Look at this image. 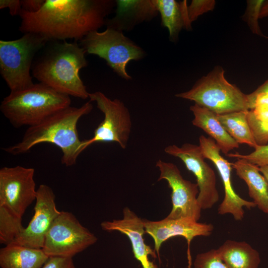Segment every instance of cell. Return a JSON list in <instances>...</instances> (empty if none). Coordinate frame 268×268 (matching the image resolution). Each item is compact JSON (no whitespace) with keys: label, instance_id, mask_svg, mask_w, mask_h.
<instances>
[{"label":"cell","instance_id":"cell-35","mask_svg":"<svg viewBox=\"0 0 268 268\" xmlns=\"http://www.w3.org/2000/svg\"><path fill=\"white\" fill-rule=\"evenodd\" d=\"M268 16V0H265L260 13L259 18H263Z\"/></svg>","mask_w":268,"mask_h":268},{"label":"cell","instance_id":"cell-6","mask_svg":"<svg viewBox=\"0 0 268 268\" xmlns=\"http://www.w3.org/2000/svg\"><path fill=\"white\" fill-rule=\"evenodd\" d=\"M48 42L43 36L32 33H25L16 40L0 41V72L10 91L34 84L30 74L34 59Z\"/></svg>","mask_w":268,"mask_h":268},{"label":"cell","instance_id":"cell-20","mask_svg":"<svg viewBox=\"0 0 268 268\" xmlns=\"http://www.w3.org/2000/svg\"><path fill=\"white\" fill-rule=\"evenodd\" d=\"M42 249L11 244L0 250L1 268H41L49 259Z\"/></svg>","mask_w":268,"mask_h":268},{"label":"cell","instance_id":"cell-14","mask_svg":"<svg viewBox=\"0 0 268 268\" xmlns=\"http://www.w3.org/2000/svg\"><path fill=\"white\" fill-rule=\"evenodd\" d=\"M55 198L49 186H39L37 190L34 214L28 226L12 244L42 249L47 232L61 213L56 208Z\"/></svg>","mask_w":268,"mask_h":268},{"label":"cell","instance_id":"cell-21","mask_svg":"<svg viewBox=\"0 0 268 268\" xmlns=\"http://www.w3.org/2000/svg\"><path fill=\"white\" fill-rule=\"evenodd\" d=\"M217 251L228 268H258L261 263L259 252L245 241L227 240Z\"/></svg>","mask_w":268,"mask_h":268},{"label":"cell","instance_id":"cell-27","mask_svg":"<svg viewBox=\"0 0 268 268\" xmlns=\"http://www.w3.org/2000/svg\"><path fill=\"white\" fill-rule=\"evenodd\" d=\"M194 268H228L220 258L217 249H211L197 255Z\"/></svg>","mask_w":268,"mask_h":268},{"label":"cell","instance_id":"cell-13","mask_svg":"<svg viewBox=\"0 0 268 268\" xmlns=\"http://www.w3.org/2000/svg\"><path fill=\"white\" fill-rule=\"evenodd\" d=\"M199 146L205 159L211 161L216 167L222 180L224 197L218 208L220 215L231 214L236 220H241L244 216V207L251 209L256 205L240 197L234 191L231 182L232 163L220 154V149L211 137L201 135Z\"/></svg>","mask_w":268,"mask_h":268},{"label":"cell","instance_id":"cell-24","mask_svg":"<svg viewBox=\"0 0 268 268\" xmlns=\"http://www.w3.org/2000/svg\"><path fill=\"white\" fill-rule=\"evenodd\" d=\"M22 217L7 207L0 204V243L5 246L12 244L24 227Z\"/></svg>","mask_w":268,"mask_h":268},{"label":"cell","instance_id":"cell-7","mask_svg":"<svg viewBox=\"0 0 268 268\" xmlns=\"http://www.w3.org/2000/svg\"><path fill=\"white\" fill-rule=\"evenodd\" d=\"M80 45L86 53L98 56L122 78L132 79L127 71L131 60L137 61L145 55L143 49L123 32L110 27L102 31H92L80 40Z\"/></svg>","mask_w":268,"mask_h":268},{"label":"cell","instance_id":"cell-15","mask_svg":"<svg viewBox=\"0 0 268 268\" xmlns=\"http://www.w3.org/2000/svg\"><path fill=\"white\" fill-rule=\"evenodd\" d=\"M145 233L149 235L154 243V250L159 262V250L162 244L168 239L175 236L184 237L188 243V255L190 257V245L197 236H208L214 229L211 223H200L189 218L169 219L167 217L159 221L143 219Z\"/></svg>","mask_w":268,"mask_h":268},{"label":"cell","instance_id":"cell-1","mask_svg":"<svg viewBox=\"0 0 268 268\" xmlns=\"http://www.w3.org/2000/svg\"><path fill=\"white\" fill-rule=\"evenodd\" d=\"M116 6L111 0H46L39 10H21L19 30L39 34L48 41L81 40L105 24Z\"/></svg>","mask_w":268,"mask_h":268},{"label":"cell","instance_id":"cell-28","mask_svg":"<svg viewBox=\"0 0 268 268\" xmlns=\"http://www.w3.org/2000/svg\"><path fill=\"white\" fill-rule=\"evenodd\" d=\"M248 123L258 145H265L268 143V122L258 120L250 110L247 111Z\"/></svg>","mask_w":268,"mask_h":268},{"label":"cell","instance_id":"cell-34","mask_svg":"<svg viewBox=\"0 0 268 268\" xmlns=\"http://www.w3.org/2000/svg\"><path fill=\"white\" fill-rule=\"evenodd\" d=\"M252 93L254 94L268 93V79Z\"/></svg>","mask_w":268,"mask_h":268},{"label":"cell","instance_id":"cell-29","mask_svg":"<svg viewBox=\"0 0 268 268\" xmlns=\"http://www.w3.org/2000/svg\"><path fill=\"white\" fill-rule=\"evenodd\" d=\"M226 155L230 157L243 159L258 167L268 165V144L258 145L254 151L249 154H241L236 152L228 153Z\"/></svg>","mask_w":268,"mask_h":268},{"label":"cell","instance_id":"cell-23","mask_svg":"<svg viewBox=\"0 0 268 268\" xmlns=\"http://www.w3.org/2000/svg\"><path fill=\"white\" fill-rule=\"evenodd\" d=\"M247 111L217 115V117L225 130L238 143L247 144L255 149L258 144L248 123Z\"/></svg>","mask_w":268,"mask_h":268},{"label":"cell","instance_id":"cell-32","mask_svg":"<svg viewBox=\"0 0 268 268\" xmlns=\"http://www.w3.org/2000/svg\"><path fill=\"white\" fill-rule=\"evenodd\" d=\"M8 8L10 14L12 15L20 14L22 10L19 0H0V8Z\"/></svg>","mask_w":268,"mask_h":268},{"label":"cell","instance_id":"cell-33","mask_svg":"<svg viewBox=\"0 0 268 268\" xmlns=\"http://www.w3.org/2000/svg\"><path fill=\"white\" fill-rule=\"evenodd\" d=\"M45 0H20L22 10L30 13H34L40 9Z\"/></svg>","mask_w":268,"mask_h":268},{"label":"cell","instance_id":"cell-9","mask_svg":"<svg viewBox=\"0 0 268 268\" xmlns=\"http://www.w3.org/2000/svg\"><path fill=\"white\" fill-rule=\"evenodd\" d=\"M89 98L91 102L96 103L104 117L94 130L93 136L82 140L81 151L96 142H115L122 148H126L132 129V119L128 108L120 100H112L100 91L89 93Z\"/></svg>","mask_w":268,"mask_h":268},{"label":"cell","instance_id":"cell-11","mask_svg":"<svg viewBox=\"0 0 268 268\" xmlns=\"http://www.w3.org/2000/svg\"><path fill=\"white\" fill-rule=\"evenodd\" d=\"M156 166L160 171L158 181L165 180L172 190V208L166 217L186 218L198 221L202 209L197 200L199 193L197 184L184 179L178 167L173 163L159 159Z\"/></svg>","mask_w":268,"mask_h":268},{"label":"cell","instance_id":"cell-5","mask_svg":"<svg viewBox=\"0 0 268 268\" xmlns=\"http://www.w3.org/2000/svg\"><path fill=\"white\" fill-rule=\"evenodd\" d=\"M175 96L193 101L217 115L251 109L249 94L229 83L219 66L199 79L191 89Z\"/></svg>","mask_w":268,"mask_h":268},{"label":"cell","instance_id":"cell-19","mask_svg":"<svg viewBox=\"0 0 268 268\" xmlns=\"http://www.w3.org/2000/svg\"><path fill=\"white\" fill-rule=\"evenodd\" d=\"M236 175L246 183L249 195L261 210L268 214V182L259 171V167L243 159L232 163Z\"/></svg>","mask_w":268,"mask_h":268},{"label":"cell","instance_id":"cell-31","mask_svg":"<svg viewBox=\"0 0 268 268\" xmlns=\"http://www.w3.org/2000/svg\"><path fill=\"white\" fill-rule=\"evenodd\" d=\"M42 268H75L72 258L50 257Z\"/></svg>","mask_w":268,"mask_h":268},{"label":"cell","instance_id":"cell-17","mask_svg":"<svg viewBox=\"0 0 268 268\" xmlns=\"http://www.w3.org/2000/svg\"><path fill=\"white\" fill-rule=\"evenodd\" d=\"M116 14L106 21L107 27L122 31L150 20L158 13L154 0H116Z\"/></svg>","mask_w":268,"mask_h":268},{"label":"cell","instance_id":"cell-8","mask_svg":"<svg viewBox=\"0 0 268 268\" xmlns=\"http://www.w3.org/2000/svg\"><path fill=\"white\" fill-rule=\"evenodd\" d=\"M97 240L72 213L62 211L47 232L42 250L49 257L72 258Z\"/></svg>","mask_w":268,"mask_h":268},{"label":"cell","instance_id":"cell-25","mask_svg":"<svg viewBox=\"0 0 268 268\" xmlns=\"http://www.w3.org/2000/svg\"><path fill=\"white\" fill-rule=\"evenodd\" d=\"M264 1V0H247V6L243 18L248 23L254 34L268 38V37L263 34L261 31L258 23L260 13Z\"/></svg>","mask_w":268,"mask_h":268},{"label":"cell","instance_id":"cell-4","mask_svg":"<svg viewBox=\"0 0 268 268\" xmlns=\"http://www.w3.org/2000/svg\"><path fill=\"white\" fill-rule=\"evenodd\" d=\"M70 97L39 82L10 91L2 100L0 110L15 128L34 126L53 114L70 106Z\"/></svg>","mask_w":268,"mask_h":268},{"label":"cell","instance_id":"cell-36","mask_svg":"<svg viewBox=\"0 0 268 268\" xmlns=\"http://www.w3.org/2000/svg\"><path fill=\"white\" fill-rule=\"evenodd\" d=\"M259 167V171L263 174L268 182V165L262 166Z\"/></svg>","mask_w":268,"mask_h":268},{"label":"cell","instance_id":"cell-30","mask_svg":"<svg viewBox=\"0 0 268 268\" xmlns=\"http://www.w3.org/2000/svg\"><path fill=\"white\" fill-rule=\"evenodd\" d=\"M215 4V1L213 0H192L187 8L188 16L190 23L192 24L200 15L212 10Z\"/></svg>","mask_w":268,"mask_h":268},{"label":"cell","instance_id":"cell-10","mask_svg":"<svg viewBox=\"0 0 268 268\" xmlns=\"http://www.w3.org/2000/svg\"><path fill=\"white\" fill-rule=\"evenodd\" d=\"M164 151L180 159L196 177L199 190L197 200L201 209L212 207L219 199L216 176L213 170L205 161L199 145L190 143H185L180 147L169 145L165 148Z\"/></svg>","mask_w":268,"mask_h":268},{"label":"cell","instance_id":"cell-3","mask_svg":"<svg viewBox=\"0 0 268 268\" xmlns=\"http://www.w3.org/2000/svg\"><path fill=\"white\" fill-rule=\"evenodd\" d=\"M86 53L76 43L55 44L33 62L32 76L58 92L86 99L89 93L79 74L87 65Z\"/></svg>","mask_w":268,"mask_h":268},{"label":"cell","instance_id":"cell-12","mask_svg":"<svg viewBox=\"0 0 268 268\" xmlns=\"http://www.w3.org/2000/svg\"><path fill=\"white\" fill-rule=\"evenodd\" d=\"M35 170L20 165L0 169V204L22 217L27 207L36 200Z\"/></svg>","mask_w":268,"mask_h":268},{"label":"cell","instance_id":"cell-2","mask_svg":"<svg viewBox=\"0 0 268 268\" xmlns=\"http://www.w3.org/2000/svg\"><path fill=\"white\" fill-rule=\"evenodd\" d=\"M93 108L89 101L79 107L69 106L49 116L38 124L28 128L17 143L4 147L7 153L18 155L30 151L37 144L50 143L62 152L61 163L67 167L74 165L82 152L77 126L79 120L89 114Z\"/></svg>","mask_w":268,"mask_h":268},{"label":"cell","instance_id":"cell-16","mask_svg":"<svg viewBox=\"0 0 268 268\" xmlns=\"http://www.w3.org/2000/svg\"><path fill=\"white\" fill-rule=\"evenodd\" d=\"M123 218L112 221L101 222V227L103 230L111 232L119 231L126 235L131 241L134 258L140 262L142 268H158L149 256L156 259L155 251L147 245L143 239L145 233L143 219L139 217L128 207L123 209Z\"/></svg>","mask_w":268,"mask_h":268},{"label":"cell","instance_id":"cell-26","mask_svg":"<svg viewBox=\"0 0 268 268\" xmlns=\"http://www.w3.org/2000/svg\"><path fill=\"white\" fill-rule=\"evenodd\" d=\"M250 111L258 120L268 122V93L249 94Z\"/></svg>","mask_w":268,"mask_h":268},{"label":"cell","instance_id":"cell-22","mask_svg":"<svg viewBox=\"0 0 268 268\" xmlns=\"http://www.w3.org/2000/svg\"><path fill=\"white\" fill-rule=\"evenodd\" d=\"M154 2L161 15L162 25L168 30L170 40H176L182 28L191 29L187 0H154Z\"/></svg>","mask_w":268,"mask_h":268},{"label":"cell","instance_id":"cell-18","mask_svg":"<svg viewBox=\"0 0 268 268\" xmlns=\"http://www.w3.org/2000/svg\"><path fill=\"white\" fill-rule=\"evenodd\" d=\"M194 118V126L204 131L216 142L220 151L225 155L239 147L238 143L227 132L217 119V114L196 104L190 107Z\"/></svg>","mask_w":268,"mask_h":268}]
</instances>
